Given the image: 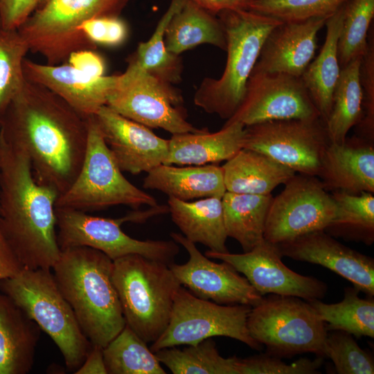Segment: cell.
<instances>
[{
    "instance_id": "obj_1",
    "label": "cell",
    "mask_w": 374,
    "mask_h": 374,
    "mask_svg": "<svg viewBox=\"0 0 374 374\" xmlns=\"http://www.w3.org/2000/svg\"><path fill=\"white\" fill-rule=\"evenodd\" d=\"M0 134L28 156L35 180L60 195L82 166L88 118L49 89L25 79L0 120Z\"/></svg>"
},
{
    "instance_id": "obj_2",
    "label": "cell",
    "mask_w": 374,
    "mask_h": 374,
    "mask_svg": "<svg viewBox=\"0 0 374 374\" xmlns=\"http://www.w3.org/2000/svg\"><path fill=\"white\" fill-rule=\"evenodd\" d=\"M0 225L24 268L51 269L61 249L53 188L35 179L28 156L0 134Z\"/></svg>"
},
{
    "instance_id": "obj_3",
    "label": "cell",
    "mask_w": 374,
    "mask_h": 374,
    "mask_svg": "<svg viewBox=\"0 0 374 374\" xmlns=\"http://www.w3.org/2000/svg\"><path fill=\"white\" fill-rule=\"evenodd\" d=\"M113 260L87 247L61 250L52 272L92 346L105 348L125 326L112 280Z\"/></svg>"
},
{
    "instance_id": "obj_4",
    "label": "cell",
    "mask_w": 374,
    "mask_h": 374,
    "mask_svg": "<svg viewBox=\"0 0 374 374\" xmlns=\"http://www.w3.org/2000/svg\"><path fill=\"white\" fill-rule=\"evenodd\" d=\"M217 16L226 35L225 67L219 78L202 80L193 101L206 113L227 121L241 104L265 39L282 21L250 10H225Z\"/></svg>"
},
{
    "instance_id": "obj_5",
    "label": "cell",
    "mask_w": 374,
    "mask_h": 374,
    "mask_svg": "<svg viewBox=\"0 0 374 374\" xmlns=\"http://www.w3.org/2000/svg\"><path fill=\"white\" fill-rule=\"evenodd\" d=\"M112 280L126 323L146 343L166 328L181 286L168 265L139 254L113 260Z\"/></svg>"
},
{
    "instance_id": "obj_6",
    "label": "cell",
    "mask_w": 374,
    "mask_h": 374,
    "mask_svg": "<svg viewBox=\"0 0 374 374\" xmlns=\"http://www.w3.org/2000/svg\"><path fill=\"white\" fill-rule=\"evenodd\" d=\"M0 290L10 297L60 350L66 367L75 371L92 344L82 332L51 269L24 268L0 280Z\"/></svg>"
},
{
    "instance_id": "obj_7",
    "label": "cell",
    "mask_w": 374,
    "mask_h": 374,
    "mask_svg": "<svg viewBox=\"0 0 374 374\" xmlns=\"http://www.w3.org/2000/svg\"><path fill=\"white\" fill-rule=\"evenodd\" d=\"M168 212L166 205L135 211L118 218L93 216L78 210L55 208L57 240L61 250L87 247L98 250L114 260L130 254L170 265L178 254V244L172 240H140L127 235L121 225L127 222H143Z\"/></svg>"
},
{
    "instance_id": "obj_8",
    "label": "cell",
    "mask_w": 374,
    "mask_h": 374,
    "mask_svg": "<svg viewBox=\"0 0 374 374\" xmlns=\"http://www.w3.org/2000/svg\"><path fill=\"white\" fill-rule=\"evenodd\" d=\"M118 205L138 208L142 205L154 206L157 202L123 175L93 115L88 118L87 146L80 172L58 196L55 208L91 212Z\"/></svg>"
},
{
    "instance_id": "obj_9",
    "label": "cell",
    "mask_w": 374,
    "mask_h": 374,
    "mask_svg": "<svg viewBox=\"0 0 374 374\" xmlns=\"http://www.w3.org/2000/svg\"><path fill=\"white\" fill-rule=\"evenodd\" d=\"M250 335L267 353L291 357L312 353L325 357L327 329L308 301L296 296L269 294L251 307L247 317Z\"/></svg>"
},
{
    "instance_id": "obj_10",
    "label": "cell",
    "mask_w": 374,
    "mask_h": 374,
    "mask_svg": "<svg viewBox=\"0 0 374 374\" xmlns=\"http://www.w3.org/2000/svg\"><path fill=\"white\" fill-rule=\"evenodd\" d=\"M128 0H48L17 29L29 51L42 55L48 64L67 61L70 54L96 50L79 30L85 21L118 15Z\"/></svg>"
},
{
    "instance_id": "obj_11",
    "label": "cell",
    "mask_w": 374,
    "mask_h": 374,
    "mask_svg": "<svg viewBox=\"0 0 374 374\" xmlns=\"http://www.w3.org/2000/svg\"><path fill=\"white\" fill-rule=\"evenodd\" d=\"M106 105L129 119L172 135L204 130L187 121L182 96L171 84L150 74L130 58L125 72L116 75Z\"/></svg>"
},
{
    "instance_id": "obj_12",
    "label": "cell",
    "mask_w": 374,
    "mask_h": 374,
    "mask_svg": "<svg viewBox=\"0 0 374 374\" xmlns=\"http://www.w3.org/2000/svg\"><path fill=\"white\" fill-rule=\"evenodd\" d=\"M251 306L222 305L202 299L180 287L176 294L168 324L150 348L160 349L195 344L206 339L223 336L240 341L253 350L263 346L250 335L247 317Z\"/></svg>"
},
{
    "instance_id": "obj_13",
    "label": "cell",
    "mask_w": 374,
    "mask_h": 374,
    "mask_svg": "<svg viewBox=\"0 0 374 374\" xmlns=\"http://www.w3.org/2000/svg\"><path fill=\"white\" fill-rule=\"evenodd\" d=\"M330 143L320 118H291L245 126L243 148L261 152L296 173L317 177Z\"/></svg>"
},
{
    "instance_id": "obj_14",
    "label": "cell",
    "mask_w": 374,
    "mask_h": 374,
    "mask_svg": "<svg viewBox=\"0 0 374 374\" xmlns=\"http://www.w3.org/2000/svg\"><path fill=\"white\" fill-rule=\"evenodd\" d=\"M336 211L334 199L317 177L296 174L272 199L264 239L280 244L310 232L326 230Z\"/></svg>"
},
{
    "instance_id": "obj_15",
    "label": "cell",
    "mask_w": 374,
    "mask_h": 374,
    "mask_svg": "<svg viewBox=\"0 0 374 374\" xmlns=\"http://www.w3.org/2000/svg\"><path fill=\"white\" fill-rule=\"evenodd\" d=\"M291 118H320L301 78L252 71L240 105L226 123L238 121L248 126Z\"/></svg>"
},
{
    "instance_id": "obj_16",
    "label": "cell",
    "mask_w": 374,
    "mask_h": 374,
    "mask_svg": "<svg viewBox=\"0 0 374 374\" xmlns=\"http://www.w3.org/2000/svg\"><path fill=\"white\" fill-rule=\"evenodd\" d=\"M205 256L231 265L262 296H291L310 301L323 299L327 292L328 287L323 281L289 269L281 260L283 256L277 244L265 239L242 253L208 250Z\"/></svg>"
},
{
    "instance_id": "obj_17",
    "label": "cell",
    "mask_w": 374,
    "mask_h": 374,
    "mask_svg": "<svg viewBox=\"0 0 374 374\" xmlns=\"http://www.w3.org/2000/svg\"><path fill=\"white\" fill-rule=\"evenodd\" d=\"M170 236L189 255L184 264L172 263L170 269L181 285L198 298L222 305L242 304L253 307L262 299L247 279L239 274L231 265L217 263L203 255L195 243L181 233Z\"/></svg>"
},
{
    "instance_id": "obj_18",
    "label": "cell",
    "mask_w": 374,
    "mask_h": 374,
    "mask_svg": "<svg viewBox=\"0 0 374 374\" xmlns=\"http://www.w3.org/2000/svg\"><path fill=\"white\" fill-rule=\"evenodd\" d=\"M104 140L120 169L132 175L148 172L164 164L169 140L129 119L107 105L94 115Z\"/></svg>"
},
{
    "instance_id": "obj_19",
    "label": "cell",
    "mask_w": 374,
    "mask_h": 374,
    "mask_svg": "<svg viewBox=\"0 0 374 374\" xmlns=\"http://www.w3.org/2000/svg\"><path fill=\"white\" fill-rule=\"evenodd\" d=\"M276 244L282 256L325 267L349 280L359 292L374 296L373 258L344 245L325 230Z\"/></svg>"
},
{
    "instance_id": "obj_20",
    "label": "cell",
    "mask_w": 374,
    "mask_h": 374,
    "mask_svg": "<svg viewBox=\"0 0 374 374\" xmlns=\"http://www.w3.org/2000/svg\"><path fill=\"white\" fill-rule=\"evenodd\" d=\"M25 79L49 89L85 118L106 105L116 75L95 77L80 71L67 62L42 64L24 58Z\"/></svg>"
},
{
    "instance_id": "obj_21",
    "label": "cell",
    "mask_w": 374,
    "mask_h": 374,
    "mask_svg": "<svg viewBox=\"0 0 374 374\" xmlns=\"http://www.w3.org/2000/svg\"><path fill=\"white\" fill-rule=\"evenodd\" d=\"M328 18L282 21L268 34L253 71L301 77L314 57L317 34Z\"/></svg>"
},
{
    "instance_id": "obj_22",
    "label": "cell",
    "mask_w": 374,
    "mask_h": 374,
    "mask_svg": "<svg viewBox=\"0 0 374 374\" xmlns=\"http://www.w3.org/2000/svg\"><path fill=\"white\" fill-rule=\"evenodd\" d=\"M327 191L359 195L374 193V141L355 135L330 142L317 175Z\"/></svg>"
},
{
    "instance_id": "obj_23",
    "label": "cell",
    "mask_w": 374,
    "mask_h": 374,
    "mask_svg": "<svg viewBox=\"0 0 374 374\" xmlns=\"http://www.w3.org/2000/svg\"><path fill=\"white\" fill-rule=\"evenodd\" d=\"M41 329L0 290V374H27L34 364Z\"/></svg>"
},
{
    "instance_id": "obj_24",
    "label": "cell",
    "mask_w": 374,
    "mask_h": 374,
    "mask_svg": "<svg viewBox=\"0 0 374 374\" xmlns=\"http://www.w3.org/2000/svg\"><path fill=\"white\" fill-rule=\"evenodd\" d=\"M244 125L225 123L216 132L206 130L197 133L172 134L164 164L203 166L228 161L243 148Z\"/></svg>"
},
{
    "instance_id": "obj_25",
    "label": "cell",
    "mask_w": 374,
    "mask_h": 374,
    "mask_svg": "<svg viewBox=\"0 0 374 374\" xmlns=\"http://www.w3.org/2000/svg\"><path fill=\"white\" fill-rule=\"evenodd\" d=\"M143 186L185 202L222 198L226 191L222 168L213 163L186 167L161 164L147 172Z\"/></svg>"
},
{
    "instance_id": "obj_26",
    "label": "cell",
    "mask_w": 374,
    "mask_h": 374,
    "mask_svg": "<svg viewBox=\"0 0 374 374\" xmlns=\"http://www.w3.org/2000/svg\"><path fill=\"white\" fill-rule=\"evenodd\" d=\"M168 206L172 222L188 240L205 245L212 251L229 252L222 198L185 202L169 197Z\"/></svg>"
},
{
    "instance_id": "obj_27",
    "label": "cell",
    "mask_w": 374,
    "mask_h": 374,
    "mask_svg": "<svg viewBox=\"0 0 374 374\" xmlns=\"http://www.w3.org/2000/svg\"><path fill=\"white\" fill-rule=\"evenodd\" d=\"M222 168L226 190L235 193L271 194L296 175L269 157L246 148H242Z\"/></svg>"
},
{
    "instance_id": "obj_28",
    "label": "cell",
    "mask_w": 374,
    "mask_h": 374,
    "mask_svg": "<svg viewBox=\"0 0 374 374\" xmlns=\"http://www.w3.org/2000/svg\"><path fill=\"white\" fill-rule=\"evenodd\" d=\"M344 6L327 19L326 38L321 49L301 77L324 125L331 111L334 90L341 73L338 41Z\"/></svg>"
},
{
    "instance_id": "obj_29",
    "label": "cell",
    "mask_w": 374,
    "mask_h": 374,
    "mask_svg": "<svg viewBox=\"0 0 374 374\" xmlns=\"http://www.w3.org/2000/svg\"><path fill=\"white\" fill-rule=\"evenodd\" d=\"M169 52L179 55L201 44H211L226 51L224 28L216 15L192 0H184L172 15L165 32Z\"/></svg>"
},
{
    "instance_id": "obj_30",
    "label": "cell",
    "mask_w": 374,
    "mask_h": 374,
    "mask_svg": "<svg viewBox=\"0 0 374 374\" xmlns=\"http://www.w3.org/2000/svg\"><path fill=\"white\" fill-rule=\"evenodd\" d=\"M271 194L253 195L226 191L222 197L223 217L228 237L239 242L244 252L264 239L265 224Z\"/></svg>"
},
{
    "instance_id": "obj_31",
    "label": "cell",
    "mask_w": 374,
    "mask_h": 374,
    "mask_svg": "<svg viewBox=\"0 0 374 374\" xmlns=\"http://www.w3.org/2000/svg\"><path fill=\"white\" fill-rule=\"evenodd\" d=\"M361 60L355 59L341 69L340 76L333 93L331 111L325 123L328 138L332 143H343L349 130L361 120Z\"/></svg>"
},
{
    "instance_id": "obj_32",
    "label": "cell",
    "mask_w": 374,
    "mask_h": 374,
    "mask_svg": "<svg viewBox=\"0 0 374 374\" xmlns=\"http://www.w3.org/2000/svg\"><path fill=\"white\" fill-rule=\"evenodd\" d=\"M356 288L346 287L341 301L325 303L320 300L308 301L319 318L328 323L327 330H341L357 339L374 337V300L362 299Z\"/></svg>"
},
{
    "instance_id": "obj_33",
    "label": "cell",
    "mask_w": 374,
    "mask_h": 374,
    "mask_svg": "<svg viewBox=\"0 0 374 374\" xmlns=\"http://www.w3.org/2000/svg\"><path fill=\"white\" fill-rule=\"evenodd\" d=\"M154 354L174 374H239V358L221 356L212 338L182 349L162 348Z\"/></svg>"
},
{
    "instance_id": "obj_34",
    "label": "cell",
    "mask_w": 374,
    "mask_h": 374,
    "mask_svg": "<svg viewBox=\"0 0 374 374\" xmlns=\"http://www.w3.org/2000/svg\"><path fill=\"white\" fill-rule=\"evenodd\" d=\"M127 325L103 348L109 374H165L154 353Z\"/></svg>"
},
{
    "instance_id": "obj_35",
    "label": "cell",
    "mask_w": 374,
    "mask_h": 374,
    "mask_svg": "<svg viewBox=\"0 0 374 374\" xmlns=\"http://www.w3.org/2000/svg\"><path fill=\"white\" fill-rule=\"evenodd\" d=\"M184 0H171L150 39L140 42L130 58L150 74L170 84L181 81L182 63L179 55L169 52L165 44L166 27Z\"/></svg>"
},
{
    "instance_id": "obj_36",
    "label": "cell",
    "mask_w": 374,
    "mask_h": 374,
    "mask_svg": "<svg viewBox=\"0 0 374 374\" xmlns=\"http://www.w3.org/2000/svg\"><path fill=\"white\" fill-rule=\"evenodd\" d=\"M337 211L331 224L325 230L337 235L358 240L366 244L374 240V196L362 192L353 195L332 192Z\"/></svg>"
},
{
    "instance_id": "obj_37",
    "label": "cell",
    "mask_w": 374,
    "mask_h": 374,
    "mask_svg": "<svg viewBox=\"0 0 374 374\" xmlns=\"http://www.w3.org/2000/svg\"><path fill=\"white\" fill-rule=\"evenodd\" d=\"M373 17L374 0H348L344 4L338 41L341 69L364 55L368 48V30Z\"/></svg>"
},
{
    "instance_id": "obj_38",
    "label": "cell",
    "mask_w": 374,
    "mask_h": 374,
    "mask_svg": "<svg viewBox=\"0 0 374 374\" xmlns=\"http://www.w3.org/2000/svg\"><path fill=\"white\" fill-rule=\"evenodd\" d=\"M28 51L17 30L0 28V120L24 83L22 63Z\"/></svg>"
},
{
    "instance_id": "obj_39",
    "label": "cell",
    "mask_w": 374,
    "mask_h": 374,
    "mask_svg": "<svg viewBox=\"0 0 374 374\" xmlns=\"http://www.w3.org/2000/svg\"><path fill=\"white\" fill-rule=\"evenodd\" d=\"M348 0H252L249 10L282 21L329 17Z\"/></svg>"
},
{
    "instance_id": "obj_40",
    "label": "cell",
    "mask_w": 374,
    "mask_h": 374,
    "mask_svg": "<svg viewBox=\"0 0 374 374\" xmlns=\"http://www.w3.org/2000/svg\"><path fill=\"white\" fill-rule=\"evenodd\" d=\"M325 356L332 361L339 374H373V356L362 349L353 335L341 330L328 334Z\"/></svg>"
},
{
    "instance_id": "obj_41",
    "label": "cell",
    "mask_w": 374,
    "mask_h": 374,
    "mask_svg": "<svg viewBox=\"0 0 374 374\" xmlns=\"http://www.w3.org/2000/svg\"><path fill=\"white\" fill-rule=\"evenodd\" d=\"M323 363V357L301 358L287 364L280 357L260 354L247 358H239V374H316Z\"/></svg>"
},
{
    "instance_id": "obj_42",
    "label": "cell",
    "mask_w": 374,
    "mask_h": 374,
    "mask_svg": "<svg viewBox=\"0 0 374 374\" xmlns=\"http://www.w3.org/2000/svg\"><path fill=\"white\" fill-rule=\"evenodd\" d=\"M368 48L361 60L359 79L362 94V114L356 135L374 141V39L368 37Z\"/></svg>"
},
{
    "instance_id": "obj_43",
    "label": "cell",
    "mask_w": 374,
    "mask_h": 374,
    "mask_svg": "<svg viewBox=\"0 0 374 374\" xmlns=\"http://www.w3.org/2000/svg\"><path fill=\"white\" fill-rule=\"evenodd\" d=\"M79 30L96 46H119L125 41L128 35L127 25L118 15L91 18L83 22Z\"/></svg>"
},
{
    "instance_id": "obj_44",
    "label": "cell",
    "mask_w": 374,
    "mask_h": 374,
    "mask_svg": "<svg viewBox=\"0 0 374 374\" xmlns=\"http://www.w3.org/2000/svg\"><path fill=\"white\" fill-rule=\"evenodd\" d=\"M48 0H0V28L17 30Z\"/></svg>"
},
{
    "instance_id": "obj_45",
    "label": "cell",
    "mask_w": 374,
    "mask_h": 374,
    "mask_svg": "<svg viewBox=\"0 0 374 374\" xmlns=\"http://www.w3.org/2000/svg\"><path fill=\"white\" fill-rule=\"evenodd\" d=\"M73 68L95 77L105 75L103 57L92 49H82L70 54L66 62Z\"/></svg>"
},
{
    "instance_id": "obj_46",
    "label": "cell",
    "mask_w": 374,
    "mask_h": 374,
    "mask_svg": "<svg viewBox=\"0 0 374 374\" xmlns=\"http://www.w3.org/2000/svg\"><path fill=\"white\" fill-rule=\"evenodd\" d=\"M23 269L0 225V280L16 276Z\"/></svg>"
},
{
    "instance_id": "obj_47",
    "label": "cell",
    "mask_w": 374,
    "mask_h": 374,
    "mask_svg": "<svg viewBox=\"0 0 374 374\" xmlns=\"http://www.w3.org/2000/svg\"><path fill=\"white\" fill-rule=\"evenodd\" d=\"M213 15L225 10H249L252 0H192Z\"/></svg>"
},
{
    "instance_id": "obj_48",
    "label": "cell",
    "mask_w": 374,
    "mask_h": 374,
    "mask_svg": "<svg viewBox=\"0 0 374 374\" xmlns=\"http://www.w3.org/2000/svg\"><path fill=\"white\" fill-rule=\"evenodd\" d=\"M74 373L107 374L103 348L97 346H92L85 359Z\"/></svg>"
},
{
    "instance_id": "obj_49",
    "label": "cell",
    "mask_w": 374,
    "mask_h": 374,
    "mask_svg": "<svg viewBox=\"0 0 374 374\" xmlns=\"http://www.w3.org/2000/svg\"><path fill=\"white\" fill-rule=\"evenodd\" d=\"M0 165H1V159H0Z\"/></svg>"
}]
</instances>
